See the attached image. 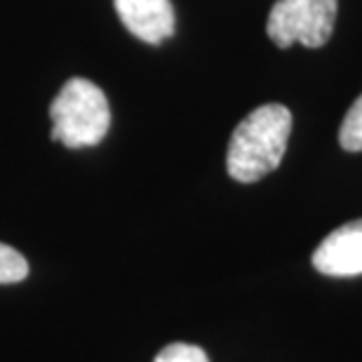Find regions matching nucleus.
I'll return each mask as SVG.
<instances>
[{
    "label": "nucleus",
    "mask_w": 362,
    "mask_h": 362,
    "mask_svg": "<svg viewBox=\"0 0 362 362\" xmlns=\"http://www.w3.org/2000/svg\"><path fill=\"white\" fill-rule=\"evenodd\" d=\"M292 132V113L282 104L255 108L228 141L226 170L240 184H255L278 168Z\"/></svg>",
    "instance_id": "1"
},
{
    "label": "nucleus",
    "mask_w": 362,
    "mask_h": 362,
    "mask_svg": "<svg viewBox=\"0 0 362 362\" xmlns=\"http://www.w3.org/2000/svg\"><path fill=\"white\" fill-rule=\"evenodd\" d=\"M52 141L66 148L97 146L111 127V106L99 85L88 78H71L49 106Z\"/></svg>",
    "instance_id": "2"
},
{
    "label": "nucleus",
    "mask_w": 362,
    "mask_h": 362,
    "mask_svg": "<svg viewBox=\"0 0 362 362\" xmlns=\"http://www.w3.org/2000/svg\"><path fill=\"white\" fill-rule=\"evenodd\" d=\"M337 7L339 0H278L271 7L266 31L282 49L294 42L322 47L334 31Z\"/></svg>",
    "instance_id": "3"
},
{
    "label": "nucleus",
    "mask_w": 362,
    "mask_h": 362,
    "mask_svg": "<svg viewBox=\"0 0 362 362\" xmlns=\"http://www.w3.org/2000/svg\"><path fill=\"white\" fill-rule=\"evenodd\" d=\"M313 266L322 275L351 278L362 273V219L344 223L313 252Z\"/></svg>",
    "instance_id": "4"
},
{
    "label": "nucleus",
    "mask_w": 362,
    "mask_h": 362,
    "mask_svg": "<svg viewBox=\"0 0 362 362\" xmlns=\"http://www.w3.org/2000/svg\"><path fill=\"white\" fill-rule=\"evenodd\" d=\"M120 21L144 42L160 45L175 33V7L170 0H113Z\"/></svg>",
    "instance_id": "5"
},
{
    "label": "nucleus",
    "mask_w": 362,
    "mask_h": 362,
    "mask_svg": "<svg viewBox=\"0 0 362 362\" xmlns=\"http://www.w3.org/2000/svg\"><path fill=\"white\" fill-rule=\"evenodd\" d=\"M339 144L351 153L362 151V94L353 101V106L346 113L341 129H339Z\"/></svg>",
    "instance_id": "6"
},
{
    "label": "nucleus",
    "mask_w": 362,
    "mask_h": 362,
    "mask_svg": "<svg viewBox=\"0 0 362 362\" xmlns=\"http://www.w3.org/2000/svg\"><path fill=\"white\" fill-rule=\"evenodd\" d=\"M28 275V262L24 255L10 245L0 243V285H12V282H21Z\"/></svg>",
    "instance_id": "7"
},
{
    "label": "nucleus",
    "mask_w": 362,
    "mask_h": 362,
    "mask_svg": "<svg viewBox=\"0 0 362 362\" xmlns=\"http://www.w3.org/2000/svg\"><path fill=\"white\" fill-rule=\"evenodd\" d=\"M153 362H209L207 353L193 344H170L158 353Z\"/></svg>",
    "instance_id": "8"
}]
</instances>
